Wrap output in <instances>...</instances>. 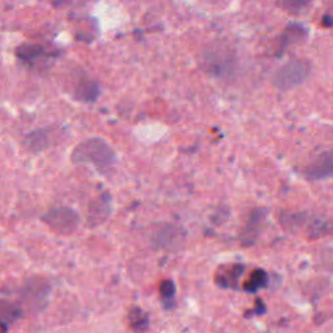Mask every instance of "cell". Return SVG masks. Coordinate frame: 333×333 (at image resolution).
<instances>
[{
  "label": "cell",
  "mask_w": 333,
  "mask_h": 333,
  "mask_svg": "<svg viewBox=\"0 0 333 333\" xmlns=\"http://www.w3.org/2000/svg\"><path fill=\"white\" fill-rule=\"evenodd\" d=\"M74 164H94L100 170L108 169L116 162V154L112 147L101 138H89L80 142L72 152Z\"/></svg>",
  "instance_id": "1"
},
{
  "label": "cell",
  "mask_w": 333,
  "mask_h": 333,
  "mask_svg": "<svg viewBox=\"0 0 333 333\" xmlns=\"http://www.w3.org/2000/svg\"><path fill=\"white\" fill-rule=\"evenodd\" d=\"M310 73V64L304 60L294 59L276 70L273 76V85L280 90H290L300 86L307 78Z\"/></svg>",
  "instance_id": "2"
},
{
  "label": "cell",
  "mask_w": 333,
  "mask_h": 333,
  "mask_svg": "<svg viewBox=\"0 0 333 333\" xmlns=\"http://www.w3.org/2000/svg\"><path fill=\"white\" fill-rule=\"evenodd\" d=\"M42 221L54 232L60 234H70L80 225L81 217L73 208L55 207L42 216Z\"/></svg>",
  "instance_id": "3"
},
{
  "label": "cell",
  "mask_w": 333,
  "mask_h": 333,
  "mask_svg": "<svg viewBox=\"0 0 333 333\" xmlns=\"http://www.w3.org/2000/svg\"><path fill=\"white\" fill-rule=\"evenodd\" d=\"M202 63L207 72H211L215 76H224L225 73L232 70L234 59L232 51H229L225 46L212 44L203 52Z\"/></svg>",
  "instance_id": "4"
},
{
  "label": "cell",
  "mask_w": 333,
  "mask_h": 333,
  "mask_svg": "<svg viewBox=\"0 0 333 333\" xmlns=\"http://www.w3.org/2000/svg\"><path fill=\"white\" fill-rule=\"evenodd\" d=\"M151 241L160 249L177 250L184 245L185 232L173 224H162L154 231Z\"/></svg>",
  "instance_id": "5"
},
{
  "label": "cell",
  "mask_w": 333,
  "mask_h": 333,
  "mask_svg": "<svg viewBox=\"0 0 333 333\" xmlns=\"http://www.w3.org/2000/svg\"><path fill=\"white\" fill-rule=\"evenodd\" d=\"M111 208H112L111 197L108 194H101L97 200H93L89 204V210H87V227L95 228V227L103 224L108 219Z\"/></svg>",
  "instance_id": "6"
},
{
  "label": "cell",
  "mask_w": 333,
  "mask_h": 333,
  "mask_svg": "<svg viewBox=\"0 0 333 333\" xmlns=\"http://www.w3.org/2000/svg\"><path fill=\"white\" fill-rule=\"evenodd\" d=\"M55 131L52 128H43V129H38L35 132L28 134L25 138V145L29 147L32 151H42V150L47 149L54 143V135Z\"/></svg>",
  "instance_id": "7"
},
{
  "label": "cell",
  "mask_w": 333,
  "mask_h": 333,
  "mask_svg": "<svg viewBox=\"0 0 333 333\" xmlns=\"http://www.w3.org/2000/svg\"><path fill=\"white\" fill-rule=\"evenodd\" d=\"M306 174L308 178H312V180L333 177V156L323 155L322 158H319L316 163L308 168Z\"/></svg>",
  "instance_id": "8"
},
{
  "label": "cell",
  "mask_w": 333,
  "mask_h": 333,
  "mask_svg": "<svg viewBox=\"0 0 333 333\" xmlns=\"http://www.w3.org/2000/svg\"><path fill=\"white\" fill-rule=\"evenodd\" d=\"M100 94V87L94 81H82L76 86L74 90V98L85 103H93L98 99Z\"/></svg>",
  "instance_id": "9"
},
{
  "label": "cell",
  "mask_w": 333,
  "mask_h": 333,
  "mask_svg": "<svg viewBox=\"0 0 333 333\" xmlns=\"http://www.w3.org/2000/svg\"><path fill=\"white\" fill-rule=\"evenodd\" d=\"M243 271H245V267L242 265H234L232 267L224 268L216 275V283L221 288H235Z\"/></svg>",
  "instance_id": "10"
},
{
  "label": "cell",
  "mask_w": 333,
  "mask_h": 333,
  "mask_svg": "<svg viewBox=\"0 0 333 333\" xmlns=\"http://www.w3.org/2000/svg\"><path fill=\"white\" fill-rule=\"evenodd\" d=\"M25 296L29 300L33 302H42L44 298H47L50 293V285L44 280L34 279L30 280L25 285Z\"/></svg>",
  "instance_id": "11"
},
{
  "label": "cell",
  "mask_w": 333,
  "mask_h": 333,
  "mask_svg": "<svg viewBox=\"0 0 333 333\" xmlns=\"http://www.w3.org/2000/svg\"><path fill=\"white\" fill-rule=\"evenodd\" d=\"M16 54H17V56L21 59L22 62L29 63L42 58L47 52H46V48L40 43H24L17 48Z\"/></svg>",
  "instance_id": "12"
},
{
  "label": "cell",
  "mask_w": 333,
  "mask_h": 333,
  "mask_svg": "<svg viewBox=\"0 0 333 333\" xmlns=\"http://www.w3.org/2000/svg\"><path fill=\"white\" fill-rule=\"evenodd\" d=\"M128 320H129V326L132 330L135 332H145L150 326L149 316L142 308L133 307L128 314Z\"/></svg>",
  "instance_id": "13"
},
{
  "label": "cell",
  "mask_w": 333,
  "mask_h": 333,
  "mask_svg": "<svg viewBox=\"0 0 333 333\" xmlns=\"http://www.w3.org/2000/svg\"><path fill=\"white\" fill-rule=\"evenodd\" d=\"M268 284V275L263 269H255L250 275L249 280L243 284V289L249 293H257L259 289L266 288Z\"/></svg>",
  "instance_id": "14"
},
{
  "label": "cell",
  "mask_w": 333,
  "mask_h": 333,
  "mask_svg": "<svg viewBox=\"0 0 333 333\" xmlns=\"http://www.w3.org/2000/svg\"><path fill=\"white\" fill-rule=\"evenodd\" d=\"M20 316V310L9 302H0V326L7 327V323L13 322Z\"/></svg>",
  "instance_id": "15"
},
{
  "label": "cell",
  "mask_w": 333,
  "mask_h": 333,
  "mask_svg": "<svg viewBox=\"0 0 333 333\" xmlns=\"http://www.w3.org/2000/svg\"><path fill=\"white\" fill-rule=\"evenodd\" d=\"M160 293L163 296L164 300H168V298H173L174 294H176V286H174L173 281L170 280H166L160 285Z\"/></svg>",
  "instance_id": "16"
},
{
  "label": "cell",
  "mask_w": 333,
  "mask_h": 333,
  "mask_svg": "<svg viewBox=\"0 0 333 333\" xmlns=\"http://www.w3.org/2000/svg\"><path fill=\"white\" fill-rule=\"evenodd\" d=\"M280 7L283 8H286V9H290V7H293V9H297V11H300V9H302L303 7H306L307 5V3L306 1H290V0H288V1H283V3H279ZM292 9V11H293Z\"/></svg>",
  "instance_id": "17"
},
{
  "label": "cell",
  "mask_w": 333,
  "mask_h": 333,
  "mask_svg": "<svg viewBox=\"0 0 333 333\" xmlns=\"http://www.w3.org/2000/svg\"><path fill=\"white\" fill-rule=\"evenodd\" d=\"M266 312V304L262 302V300H257V307L254 310V314L257 315H263Z\"/></svg>",
  "instance_id": "18"
}]
</instances>
